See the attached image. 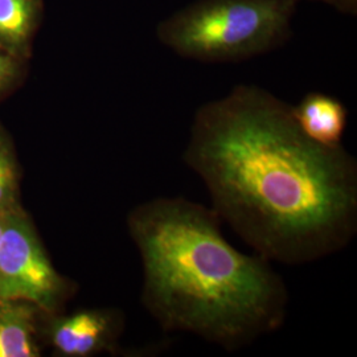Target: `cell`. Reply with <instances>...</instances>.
<instances>
[{"mask_svg": "<svg viewBox=\"0 0 357 357\" xmlns=\"http://www.w3.org/2000/svg\"><path fill=\"white\" fill-rule=\"evenodd\" d=\"M298 0H199L156 29L178 56L231 63L275 50L289 40Z\"/></svg>", "mask_w": 357, "mask_h": 357, "instance_id": "3957f363", "label": "cell"}, {"mask_svg": "<svg viewBox=\"0 0 357 357\" xmlns=\"http://www.w3.org/2000/svg\"><path fill=\"white\" fill-rule=\"evenodd\" d=\"M183 159L220 220L270 262L310 264L356 236V159L307 138L268 90L238 85L203 105Z\"/></svg>", "mask_w": 357, "mask_h": 357, "instance_id": "6da1fadb", "label": "cell"}, {"mask_svg": "<svg viewBox=\"0 0 357 357\" xmlns=\"http://www.w3.org/2000/svg\"><path fill=\"white\" fill-rule=\"evenodd\" d=\"M16 75V64L8 53L0 50V94L7 89Z\"/></svg>", "mask_w": 357, "mask_h": 357, "instance_id": "30bf717a", "label": "cell"}, {"mask_svg": "<svg viewBox=\"0 0 357 357\" xmlns=\"http://www.w3.org/2000/svg\"><path fill=\"white\" fill-rule=\"evenodd\" d=\"M298 1H301V0H298ZM319 1L328 3L342 13H349L355 15L357 11V0H319Z\"/></svg>", "mask_w": 357, "mask_h": 357, "instance_id": "8fae6325", "label": "cell"}, {"mask_svg": "<svg viewBox=\"0 0 357 357\" xmlns=\"http://www.w3.org/2000/svg\"><path fill=\"white\" fill-rule=\"evenodd\" d=\"M291 110L296 125L307 138L328 149L343 146L348 110L340 100L314 91L291 106Z\"/></svg>", "mask_w": 357, "mask_h": 357, "instance_id": "8992f818", "label": "cell"}, {"mask_svg": "<svg viewBox=\"0 0 357 357\" xmlns=\"http://www.w3.org/2000/svg\"><path fill=\"white\" fill-rule=\"evenodd\" d=\"M19 168L13 144L0 130V213L22 209Z\"/></svg>", "mask_w": 357, "mask_h": 357, "instance_id": "ba28073f", "label": "cell"}, {"mask_svg": "<svg viewBox=\"0 0 357 357\" xmlns=\"http://www.w3.org/2000/svg\"><path fill=\"white\" fill-rule=\"evenodd\" d=\"M221 225L211 206L184 197H155L128 217L149 314L165 331L233 352L281 328L289 290L270 261L237 250Z\"/></svg>", "mask_w": 357, "mask_h": 357, "instance_id": "7a4b0ae2", "label": "cell"}, {"mask_svg": "<svg viewBox=\"0 0 357 357\" xmlns=\"http://www.w3.org/2000/svg\"><path fill=\"white\" fill-rule=\"evenodd\" d=\"M73 293V283L53 266L26 211L7 213L0 238V299L26 301L45 314H59Z\"/></svg>", "mask_w": 357, "mask_h": 357, "instance_id": "277c9868", "label": "cell"}, {"mask_svg": "<svg viewBox=\"0 0 357 357\" xmlns=\"http://www.w3.org/2000/svg\"><path fill=\"white\" fill-rule=\"evenodd\" d=\"M44 312L26 301L0 299V357H38V320Z\"/></svg>", "mask_w": 357, "mask_h": 357, "instance_id": "52a82bcc", "label": "cell"}, {"mask_svg": "<svg viewBox=\"0 0 357 357\" xmlns=\"http://www.w3.org/2000/svg\"><path fill=\"white\" fill-rule=\"evenodd\" d=\"M32 0H0V40L17 47L26 38L32 19Z\"/></svg>", "mask_w": 357, "mask_h": 357, "instance_id": "9c48e42d", "label": "cell"}, {"mask_svg": "<svg viewBox=\"0 0 357 357\" xmlns=\"http://www.w3.org/2000/svg\"><path fill=\"white\" fill-rule=\"evenodd\" d=\"M6 215H7V213H0V238H1V234H3V230H4V224H6Z\"/></svg>", "mask_w": 357, "mask_h": 357, "instance_id": "7c38bea8", "label": "cell"}, {"mask_svg": "<svg viewBox=\"0 0 357 357\" xmlns=\"http://www.w3.org/2000/svg\"><path fill=\"white\" fill-rule=\"evenodd\" d=\"M44 336L65 357L114 352L123 331V315L110 308H86L73 314H44Z\"/></svg>", "mask_w": 357, "mask_h": 357, "instance_id": "5b68a950", "label": "cell"}]
</instances>
